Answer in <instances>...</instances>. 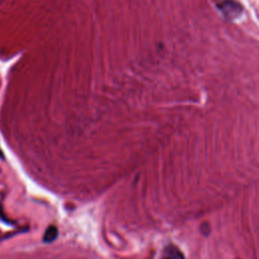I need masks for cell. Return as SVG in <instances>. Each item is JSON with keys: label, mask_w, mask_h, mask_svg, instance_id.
<instances>
[{"label": "cell", "mask_w": 259, "mask_h": 259, "mask_svg": "<svg viewBox=\"0 0 259 259\" xmlns=\"http://www.w3.org/2000/svg\"><path fill=\"white\" fill-rule=\"evenodd\" d=\"M58 235H59V231H58L57 227L56 226H49L47 228V230L45 231L42 241L45 243H52L58 238Z\"/></svg>", "instance_id": "cell-3"}, {"label": "cell", "mask_w": 259, "mask_h": 259, "mask_svg": "<svg viewBox=\"0 0 259 259\" xmlns=\"http://www.w3.org/2000/svg\"><path fill=\"white\" fill-rule=\"evenodd\" d=\"M218 7L228 19H235L239 17L243 11L242 5L234 0H223L218 3Z\"/></svg>", "instance_id": "cell-1"}, {"label": "cell", "mask_w": 259, "mask_h": 259, "mask_svg": "<svg viewBox=\"0 0 259 259\" xmlns=\"http://www.w3.org/2000/svg\"><path fill=\"white\" fill-rule=\"evenodd\" d=\"M159 259H185L182 252L173 244L166 245L160 255Z\"/></svg>", "instance_id": "cell-2"}, {"label": "cell", "mask_w": 259, "mask_h": 259, "mask_svg": "<svg viewBox=\"0 0 259 259\" xmlns=\"http://www.w3.org/2000/svg\"><path fill=\"white\" fill-rule=\"evenodd\" d=\"M3 158H4V155H3L2 151H1V148H0V159H3Z\"/></svg>", "instance_id": "cell-4"}]
</instances>
